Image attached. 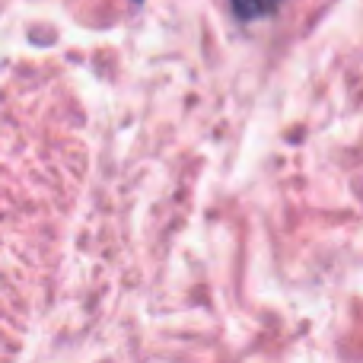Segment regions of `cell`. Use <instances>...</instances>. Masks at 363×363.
Returning a JSON list of instances; mask_svg holds the SVG:
<instances>
[{"instance_id": "1", "label": "cell", "mask_w": 363, "mask_h": 363, "mask_svg": "<svg viewBox=\"0 0 363 363\" xmlns=\"http://www.w3.org/2000/svg\"><path fill=\"white\" fill-rule=\"evenodd\" d=\"M281 4L284 0H230L233 13H236L239 19H245V23H255V19L271 16Z\"/></svg>"}]
</instances>
